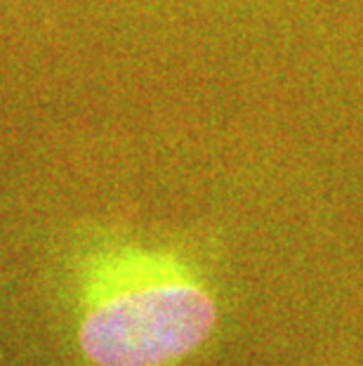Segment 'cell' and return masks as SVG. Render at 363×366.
Listing matches in <instances>:
<instances>
[{"label":"cell","instance_id":"cell-1","mask_svg":"<svg viewBox=\"0 0 363 366\" xmlns=\"http://www.w3.org/2000/svg\"><path fill=\"white\" fill-rule=\"evenodd\" d=\"M78 347L92 366H170L213 336L220 305L173 246L97 234L76 255Z\"/></svg>","mask_w":363,"mask_h":366}]
</instances>
